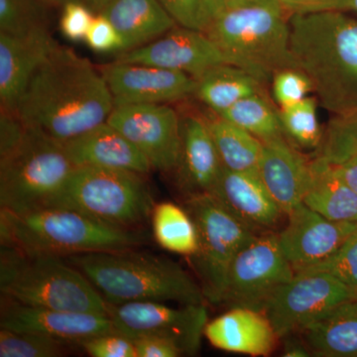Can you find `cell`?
I'll return each mask as SVG.
<instances>
[{
	"mask_svg": "<svg viewBox=\"0 0 357 357\" xmlns=\"http://www.w3.org/2000/svg\"><path fill=\"white\" fill-rule=\"evenodd\" d=\"M114 109L100 68L58 45L33 75L15 110L30 128L65 143L107 121Z\"/></svg>",
	"mask_w": 357,
	"mask_h": 357,
	"instance_id": "1",
	"label": "cell"
},
{
	"mask_svg": "<svg viewBox=\"0 0 357 357\" xmlns=\"http://www.w3.org/2000/svg\"><path fill=\"white\" fill-rule=\"evenodd\" d=\"M290 47L321 105L335 115L357 110V18L337 10L292 14Z\"/></svg>",
	"mask_w": 357,
	"mask_h": 357,
	"instance_id": "2",
	"label": "cell"
},
{
	"mask_svg": "<svg viewBox=\"0 0 357 357\" xmlns=\"http://www.w3.org/2000/svg\"><path fill=\"white\" fill-rule=\"evenodd\" d=\"M109 305L129 302L206 305L201 284L177 262L135 251L83 253L66 257Z\"/></svg>",
	"mask_w": 357,
	"mask_h": 357,
	"instance_id": "3",
	"label": "cell"
},
{
	"mask_svg": "<svg viewBox=\"0 0 357 357\" xmlns=\"http://www.w3.org/2000/svg\"><path fill=\"white\" fill-rule=\"evenodd\" d=\"M0 241L30 255L59 257L139 248L146 239L138 229L107 225L81 211L41 206L0 211Z\"/></svg>",
	"mask_w": 357,
	"mask_h": 357,
	"instance_id": "4",
	"label": "cell"
},
{
	"mask_svg": "<svg viewBox=\"0 0 357 357\" xmlns=\"http://www.w3.org/2000/svg\"><path fill=\"white\" fill-rule=\"evenodd\" d=\"M0 290L28 306L107 314V303L79 269L59 256L1 245Z\"/></svg>",
	"mask_w": 357,
	"mask_h": 357,
	"instance_id": "5",
	"label": "cell"
},
{
	"mask_svg": "<svg viewBox=\"0 0 357 357\" xmlns=\"http://www.w3.org/2000/svg\"><path fill=\"white\" fill-rule=\"evenodd\" d=\"M279 6L225 8L206 34L227 60L263 84L279 70L297 68L290 47V25Z\"/></svg>",
	"mask_w": 357,
	"mask_h": 357,
	"instance_id": "6",
	"label": "cell"
},
{
	"mask_svg": "<svg viewBox=\"0 0 357 357\" xmlns=\"http://www.w3.org/2000/svg\"><path fill=\"white\" fill-rule=\"evenodd\" d=\"M143 174L102 167H75L45 206L73 208L107 225L136 229L151 218L155 203Z\"/></svg>",
	"mask_w": 357,
	"mask_h": 357,
	"instance_id": "7",
	"label": "cell"
},
{
	"mask_svg": "<svg viewBox=\"0 0 357 357\" xmlns=\"http://www.w3.org/2000/svg\"><path fill=\"white\" fill-rule=\"evenodd\" d=\"M74 168L63 143L29 126L20 144L0 158L1 210L25 211L46 206Z\"/></svg>",
	"mask_w": 357,
	"mask_h": 357,
	"instance_id": "8",
	"label": "cell"
},
{
	"mask_svg": "<svg viewBox=\"0 0 357 357\" xmlns=\"http://www.w3.org/2000/svg\"><path fill=\"white\" fill-rule=\"evenodd\" d=\"M184 208L198 229L199 250L192 258L199 284L208 302L222 304L231 262L259 234L234 217L213 195L187 197Z\"/></svg>",
	"mask_w": 357,
	"mask_h": 357,
	"instance_id": "9",
	"label": "cell"
},
{
	"mask_svg": "<svg viewBox=\"0 0 357 357\" xmlns=\"http://www.w3.org/2000/svg\"><path fill=\"white\" fill-rule=\"evenodd\" d=\"M294 276L277 232L259 234L231 262L222 304L263 312L270 298Z\"/></svg>",
	"mask_w": 357,
	"mask_h": 357,
	"instance_id": "10",
	"label": "cell"
},
{
	"mask_svg": "<svg viewBox=\"0 0 357 357\" xmlns=\"http://www.w3.org/2000/svg\"><path fill=\"white\" fill-rule=\"evenodd\" d=\"M114 330L131 338L154 337L172 342L183 356H196L208 324L206 305L170 307L165 303L107 304Z\"/></svg>",
	"mask_w": 357,
	"mask_h": 357,
	"instance_id": "11",
	"label": "cell"
},
{
	"mask_svg": "<svg viewBox=\"0 0 357 357\" xmlns=\"http://www.w3.org/2000/svg\"><path fill=\"white\" fill-rule=\"evenodd\" d=\"M354 299V293L332 275L300 272L274 293L263 312L283 338Z\"/></svg>",
	"mask_w": 357,
	"mask_h": 357,
	"instance_id": "12",
	"label": "cell"
},
{
	"mask_svg": "<svg viewBox=\"0 0 357 357\" xmlns=\"http://www.w3.org/2000/svg\"><path fill=\"white\" fill-rule=\"evenodd\" d=\"M107 121L144 155L152 170H177L182 150V121L168 103L116 107Z\"/></svg>",
	"mask_w": 357,
	"mask_h": 357,
	"instance_id": "13",
	"label": "cell"
},
{
	"mask_svg": "<svg viewBox=\"0 0 357 357\" xmlns=\"http://www.w3.org/2000/svg\"><path fill=\"white\" fill-rule=\"evenodd\" d=\"M116 62L178 70L199 79L211 68L227 64L222 51L204 32L176 26L139 48L122 52Z\"/></svg>",
	"mask_w": 357,
	"mask_h": 357,
	"instance_id": "14",
	"label": "cell"
},
{
	"mask_svg": "<svg viewBox=\"0 0 357 357\" xmlns=\"http://www.w3.org/2000/svg\"><path fill=\"white\" fill-rule=\"evenodd\" d=\"M277 232L279 244L295 273L323 262L357 230V222H333L301 204Z\"/></svg>",
	"mask_w": 357,
	"mask_h": 357,
	"instance_id": "15",
	"label": "cell"
},
{
	"mask_svg": "<svg viewBox=\"0 0 357 357\" xmlns=\"http://www.w3.org/2000/svg\"><path fill=\"white\" fill-rule=\"evenodd\" d=\"M112 93L114 107L141 103H171L194 96L196 79L154 66L114 61L100 68Z\"/></svg>",
	"mask_w": 357,
	"mask_h": 357,
	"instance_id": "16",
	"label": "cell"
},
{
	"mask_svg": "<svg viewBox=\"0 0 357 357\" xmlns=\"http://www.w3.org/2000/svg\"><path fill=\"white\" fill-rule=\"evenodd\" d=\"M2 328L39 333L81 347L89 338L116 332L107 314L28 306L1 298Z\"/></svg>",
	"mask_w": 357,
	"mask_h": 357,
	"instance_id": "17",
	"label": "cell"
},
{
	"mask_svg": "<svg viewBox=\"0 0 357 357\" xmlns=\"http://www.w3.org/2000/svg\"><path fill=\"white\" fill-rule=\"evenodd\" d=\"M57 46L48 28L22 36L0 33V109H16L33 75Z\"/></svg>",
	"mask_w": 357,
	"mask_h": 357,
	"instance_id": "18",
	"label": "cell"
},
{
	"mask_svg": "<svg viewBox=\"0 0 357 357\" xmlns=\"http://www.w3.org/2000/svg\"><path fill=\"white\" fill-rule=\"evenodd\" d=\"M211 195L257 234L275 231L286 215L258 174L234 172L222 166Z\"/></svg>",
	"mask_w": 357,
	"mask_h": 357,
	"instance_id": "19",
	"label": "cell"
},
{
	"mask_svg": "<svg viewBox=\"0 0 357 357\" xmlns=\"http://www.w3.org/2000/svg\"><path fill=\"white\" fill-rule=\"evenodd\" d=\"M310 166L311 161L284 136L263 142L258 176L286 215L304 201Z\"/></svg>",
	"mask_w": 357,
	"mask_h": 357,
	"instance_id": "20",
	"label": "cell"
},
{
	"mask_svg": "<svg viewBox=\"0 0 357 357\" xmlns=\"http://www.w3.org/2000/svg\"><path fill=\"white\" fill-rule=\"evenodd\" d=\"M204 337L218 349L251 356H269L279 340L264 312L243 307L208 321Z\"/></svg>",
	"mask_w": 357,
	"mask_h": 357,
	"instance_id": "21",
	"label": "cell"
},
{
	"mask_svg": "<svg viewBox=\"0 0 357 357\" xmlns=\"http://www.w3.org/2000/svg\"><path fill=\"white\" fill-rule=\"evenodd\" d=\"M63 145L75 167H102L143 175L152 170L144 155L107 121Z\"/></svg>",
	"mask_w": 357,
	"mask_h": 357,
	"instance_id": "22",
	"label": "cell"
},
{
	"mask_svg": "<svg viewBox=\"0 0 357 357\" xmlns=\"http://www.w3.org/2000/svg\"><path fill=\"white\" fill-rule=\"evenodd\" d=\"M182 121V150L177 168L178 184L187 197L211 194L222 164L204 116L187 115Z\"/></svg>",
	"mask_w": 357,
	"mask_h": 357,
	"instance_id": "23",
	"label": "cell"
},
{
	"mask_svg": "<svg viewBox=\"0 0 357 357\" xmlns=\"http://www.w3.org/2000/svg\"><path fill=\"white\" fill-rule=\"evenodd\" d=\"M102 14L121 34L122 52L153 42L178 26L158 0H114Z\"/></svg>",
	"mask_w": 357,
	"mask_h": 357,
	"instance_id": "24",
	"label": "cell"
},
{
	"mask_svg": "<svg viewBox=\"0 0 357 357\" xmlns=\"http://www.w3.org/2000/svg\"><path fill=\"white\" fill-rule=\"evenodd\" d=\"M299 333L311 356L357 357V299L342 303Z\"/></svg>",
	"mask_w": 357,
	"mask_h": 357,
	"instance_id": "25",
	"label": "cell"
},
{
	"mask_svg": "<svg viewBox=\"0 0 357 357\" xmlns=\"http://www.w3.org/2000/svg\"><path fill=\"white\" fill-rule=\"evenodd\" d=\"M303 204L333 222H357V194L337 173L335 165L317 156Z\"/></svg>",
	"mask_w": 357,
	"mask_h": 357,
	"instance_id": "26",
	"label": "cell"
},
{
	"mask_svg": "<svg viewBox=\"0 0 357 357\" xmlns=\"http://www.w3.org/2000/svg\"><path fill=\"white\" fill-rule=\"evenodd\" d=\"M263 93V84L234 65L211 68L196 79L194 96L217 114L248 98Z\"/></svg>",
	"mask_w": 357,
	"mask_h": 357,
	"instance_id": "27",
	"label": "cell"
},
{
	"mask_svg": "<svg viewBox=\"0 0 357 357\" xmlns=\"http://www.w3.org/2000/svg\"><path fill=\"white\" fill-rule=\"evenodd\" d=\"M223 167L234 172L258 174L263 142L213 112L204 116Z\"/></svg>",
	"mask_w": 357,
	"mask_h": 357,
	"instance_id": "28",
	"label": "cell"
},
{
	"mask_svg": "<svg viewBox=\"0 0 357 357\" xmlns=\"http://www.w3.org/2000/svg\"><path fill=\"white\" fill-rule=\"evenodd\" d=\"M151 220L155 241L162 248L189 257L197 255L198 229L184 206L171 202L155 204Z\"/></svg>",
	"mask_w": 357,
	"mask_h": 357,
	"instance_id": "29",
	"label": "cell"
},
{
	"mask_svg": "<svg viewBox=\"0 0 357 357\" xmlns=\"http://www.w3.org/2000/svg\"><path fill=\"white\" fill-rule=\"evenodd\" d=\"M262 142L285 136L279 116L263 93L248 96L218 114Z\"/></svg>",
	"mask_w": 357,
	"mask_h": 357,
	"instance_id": "30",
	"label": "cell"
},
{
	"mask_svg": "<svg viewBox=\"0 0 357 357\" xmlns=\"http://www.w3.org/2000/svg\"><path fill=\"white\" fill-rule=\"evenodd\" d=\"M77 347L39 333L15 332L2 328L0 331L1 357H62L69 356Z\"/></svg>",
	"mask_w": 357,
	"mask_h": 357,
	"instance_id": "31",
	"label": "cell"
},
{
	"mask_svg": "<svg viewBox=\"0 0 357 357\" xmlns=\"http://www.w3.org/2000/svg\"><path fill=\"white\" fill-rule=\"evenodd\" d=\"M317 107V98L307 96L296 105L282 107L279 112L284 134L301 147L319 148L323 141Z\"/></svg>",
	"mask_w": 357,
	"mask_h": 357,
	"instance_id": "32",
	"label": "cell"
},
{
	"mask_svg": "<svg viewBox=\"0 0 357 357\" xmlns=\"http://www.w3.org/2000/svg\"><path fill=\"white\" fill-rule=\"evenodd\" d=\"M317 156L333 165L357 156V110L331 119Z\"/></svg>",
	"mask_w": 357,
	"mask_h": 357,
	"instance_id": "33",
	"label": "cell"
},
{
	"mask_svg": "<svg viewBox=\"0 0 357 357\" xmlns=\"http://www.w3.org/2000/svg\"><path fill=\"white\" fill-rule=\"evenodd\" d=\"M47 28L36 0H0V33L22 36Z\"/></svg>",
	"mask_w": 357,
	"mask_h": 357,
	"instance_id": "34",
	"label": "cell"
},
{
	"mask_svg": "<svg viewBox=\"0 0 357 357\" xmlns=\"http://www.w3.org/2000/svg\"><path fill=\"white\" fill-rule=\"evenodd\" d=\"M300 272H324L332 275L344 283L357 299V230L330 257Z\"/></svg>",
	"mask_w": 357,
	"mask_h": 357,
	"instance_id": "35",
	"label": "cell"
},
{
	"mask_svg": "<svg viewBox=\"0 0 357 357\" xmlns=\"http://www.w3.org/2000/svg\"><path fill=\"white\" fill-rule=\"evenodd\" d=\"M178 26L206 32L213 15L206 0H158Z\"/></svg>",
	"mask_w": 357,
	"mask_h": 357,
	"instance_id": "36",
	"label": "cell"
},
{
	"mask_svg": "<svg viewBox=\"0 0 357 357\" xmlns=\"http://www.w3.org/2000/svg\"><path fill=\"white\" fill-rule=\"evenodd\" d=\"M272 83L275 100L281 109L300 102L312 91L311 79L298 68L279 70L274 75Z\"/></svg>",
	"mask_w": 357,
	"mask_h": 357,
	"instance_id": "37",
	"label": "cell"
},
{
	"mask_svg": "<svg viewBox=\"0 0 357 357\" xmlns=\"http://www.w3.org/2000/svg\"><path fill=\"white\" fill-rule=\"evenodd\" d=\"M81 349L93 357H137L133 340L117 332L89 338Z\"/></svg>",
	"mask_w": 357,
	"mask_h": 357,
	"instance_id": "38",
	"label": "cell"
},
{
	"mask_svg": "<svg viewBox=\"0 0 357 357\" xmlns=\"http://www.w3.org/2000/svg\"><path fill=\"white\" fill-rule=\"evenodd\" d=\"M63 6L61 32L70 41H84L95 14L83 1H70Z\"/></svg>",
	"mask_w": 357,
	"mask_h": 357,
	"instance_id": "39",
	"label": "cell"
},
{
	"mask_svg": "<svg viewBox=\"0 0 357 357\" xmlns=\"http://www.w3.org/2000/svg\"><path fill=\"white\" fill-rule=\"evenodd\" d=\"M84 42L98 53H112L123 50V41L114 24L103 14H96Z\"/></svg>",
	"mask_w": 357,
	"mask_h": 357,
	"instance_id": "40",
	"label": "cell"
},
{
	"mask_svg": "<svg viewBox=\"0 0 357 357\" xmlns=\"http://www.w3.org/2000/svg\"><path fill=\"white\" fill-rule=\"evenodd\" d=\"M29 126L16 110L0 109V158L20 144Z\"/></svg>",
	"mask_w": 357,
	"mask_h": 357,
	"instance_id": "41",
	"label": "cell"
},
{
	"mask_svg": "<svg viewBox=\"0 0 357 357\" xmlns=\"http://www.w3.org/2000/svg\"><path fill=\"white\" fill-rule=\"evenodd\" d=\"M137 357H178L183 356L180 349L168 340L154 337L133 338Z\"/></svg>",
	"mask_w": 357,
	"mask_h": 357,
	"instance_id": "42",
	"label": "cell"
},
{
	"mask_svg": "<svg viewBox=\"0 0 357 357\" xmlns=\"http://www.w3.org/2000/svg\"><path fill=\"white\" fill-rule=\"evenodd\" d=\"M289 15L296 13H319L335 10L337 0H279Z\"/></svg>",
	"mask_w": 357,
	"mask_h": 357,
	"instance_id": "43",
	"label": "cell"
},
{
	"mask_svg": "<svg viewBox=\"0 0 357 357\" xmlns=\"http://www.w3.org/2000/svg\"><path fill=\"white\" fill-rule=\"evenodd\" d=\"M335 168L340 177L357 194V156L352 157L340 165H335Z\"/></svg>",
	"mask_w": 357,
	"mask_h": 357,
	"instance_id": "44",
	"label": "cell"
},
{
	"mask_svg": "<svg viewBox=\"0 0 357 357\" xmlns=\"http://www.w3.org/2000/svg\"><path fill=\"white\" fill-rule=\"evenodd\" d=\"M253 6H281V4L279 0H225V8H237V7Z\"/></svg>",
	"mask_w": 357,
	"mask_h": 357,
	"instance_id": "45",
	"label": "cell"
},
{
	"mask_svg": "<svg viewBox=\"0 0 357 357\" xmlns=\"http://www.w3.org/2000/svg\"><path fill=\"white\" fill-rule=\"evenodd\" d=\"M309 351H307L306 345L303 342L302 338L301 342L288 338L285 344V351L284 356H310Z\"/></svg>",
	"mask_w": 357,
	"mask_h": 357,
	"instance_id": "46",
	"label": "cell"
},
{
	"mask_svg": "<svg viewBox=\"0 0 357 357\" xmlns=\"http://www.w3.org/2000/svg\"><path fill=\"white\" fill-rule=\"evenodd\" d=\"M335 10L351 14L357 18V0H337Z\"/></svg>",
	"mask_w": 357,
	"mask_h": 357,
	"instance_id": "47",
	"label": "cell"
},
{
	"mask_svg": "<svg viewBox=\"0 0 357 357\" xmlns=\"http://www.w3.org/2000/svg\"><path fill=\"white\" fill-rule=\"evenodd\" d=\"M114 0H83V2L91 9L93 13H102L103 9L109 6Z\"/></svg>",
	"mask_w": 357,
	"mask_h": 357,
	"instance_id": "48",
	"label": "cell"
},
{
	"mask_svg": "<svg viewBox=\"0 0 357 357\" xmlns=\"http://www.w3.org/2000/svg\"><path fill=\"white\" fill-rule=\"evenodd\" d=\"M213 17L225 10V0H206Z\"/></svg>",
	"mask_w": 357,
	"mask_h": 357,
	"instance_id": "49",
	"label": "cell"
},
{
	"mask_svg": "<svg viewBox=\"0 0 357 357\" xmlns=\"http://www.w3.org/2000/svg\"><path fill=\"white\" fill-rule=\"evenodd\" d=\"M44 2H48V3L52 4H64L67 3V2L70 1H83V0H42Z\"/></svg>",
	"mask_w": 357,
	"mask_h": 357,
	"instance_id": "50",
	"label": "cell"
}]
</instances>
